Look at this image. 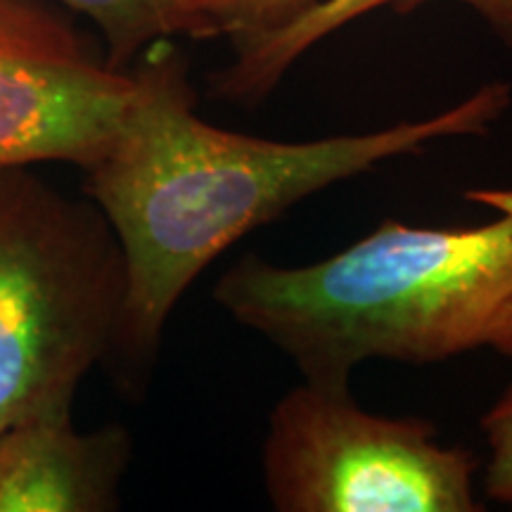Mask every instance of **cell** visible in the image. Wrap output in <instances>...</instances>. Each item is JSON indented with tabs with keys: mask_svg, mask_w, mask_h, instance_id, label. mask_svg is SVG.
Wrapping results in <instances>:
<instances>
[{
	"mask_svg": "<svg viewBox=\"0 0 512 512\" xmlns=\"http://www.w3.org/2000/svg\"><path fill=\"white\" fill-rule=\"evenodd\" d=\"M136 93L53 0H0V171L105 155Z\"/></svg>",
	"mask_w": 512,
	"mask_h": 512,
	"instance_id": "5",
	"label": "cell"
},
{
	"mask_svg": "<svg viewBox=\"0 0 512 512\" xmlns=\"http://www.w3.org/2000/svg\"><path fill=\"white\" fill-rule=\"evenodd\" d=\"M475 453L446 446L432 422L387 418L349 384L313 382L275 403L264 482L283 512H477Z\"/></svg>",
	"mask_w": 512,
	"mask_h": 512,
	"instance_id": "4",
	"label": "cell"
},
{
	"mask_svg": "<svg viewBox=\"0 0 512 512\" xmlns=\"http://www.w3.org/2000/svg\"><path fill=\"white\" fill-rule=\"evenodd\" d=\"M81 12L102 31L107 64L128 69L147 46L171 36L211 38L207 22L190 8L188 0H53Z\"/></svg>",
	"mask_w": 512,
	"mask_h": 512,
	"instance_id": "8",
	"label": "cell"
},
{
	"mask_svg": "<svg viewBox=\"0 0 512 512\" xmlns=\"http://www.w3.org/2000/svg\"><path fill=\"white\" fill-rule=\"evenodd\" d=\"M133 441L124 427L76 432L72 415L19 422L0 434V512H107Z\"/></svg>",
	"mask_w": 512,
	"mask_h": 512,
	"instance_id": "6",
	"label": "cell"
},
{
	"mask_svg": "<svg viewBox=\"0 0 512 512\" xmlns=\"http://www.w3.org/2000/svg\"><path fill=\"white\" fill-rule=\"evenodd\" d=\"M484 347H491L501 356L512 358V297L491 318L484 335Z\"/></svg>",
	"mask_w": 512,
	"mask_h": 512,
	"instance_id": "11",
	"label": "cell"
},
{
	"mask_svg": "<svg viewBox=\"0 0 512 512\" xmlns=\"http://www.w3.org/2000/svg\"><path fill=\"white\" fill-rule=\"evenodd\" d=\"M482 430L491 451L484 489L489 498L512 508V384L482 418Z\"/></svg>",
	"mask_w": 512,
	"mask_h": 512,
	"instance_id": "10",
	"label": "cell"
},
{
	"mask_svg": "<svg viewBox=\"0 0 512 512\" xmlns=\"http://www.w3.org/2000/svg\"><path fill=\"white\" fill-rule=\"evenodd\" d=\"M422 3L430 0H320L287 27L235 48V62L214 76L211 88L219 98L233 105H259L271 95L287 69L325 36L380 8L411 12ZM458 3L475 10L498 41L512 50V0H458Z\"/></svg>",
	"mask_w": 512,
	"mask_h": 512,
	"instance_id": "7",
	"label": "cell"
},
{
	"mask_svg": "<svg viewBox=\"0 0 512 512\" xmlns=\"http://www.w3.org/2000/svg\"><path fill=\"white\" fill-rule=\"evenodd\" d=\"M131 72L136 93L119 131L86 169V195L124 254L114 349L131 361L155 354L183 292L249 230L387 159L418 155L444 138L484 136L512 102L508 83L496 81L430 119L283 143L204 121L183 55L166 41Z\"/></svg>",
	"mask_w": 512,
	"mask_h": 512,
	"instance_id": "1",
	"label": "cell"
},
{
	"mask_svg": "<svg viewBox=\"0 0 512 512\" xmlns=\"http://www.w3.org/2000/svg\"><path fill=\"white\" fill-rule=\"evenodd\" d=\"M320 0H188L211 34L233 38L235 48L287 27Z\"/></svg>",
	"mask_w": 512,
	"mask_h": 512,
	"instance_id": "9",
	"label": "cell"
},
{
	"mask_svg": "<svg viewBox=\"0 0 512 512\" xmlns=\"http://www.w3.org/2000/svg\"><path fill=\"white\" fill-rule=\"evenodd\" d=\"M124 297V254L91 197L0 171V434L72 415L81 380L114 349Z\"/></svg>",
	"mask_w": 512,
	"mask_h": 512,
	"instance_id": "3",
	"label": "cell"
},
{
	"mask_svg": "<svg viewBox=\"0 0 512 512\" xmlns=\"http://www.w3.org/2000/svg\"><path fill=\"white\" fill-rule=\"evenodd\" d=\"M465 197L496 219L472 228L384 221L309 266L249 254L221 275L214 299L313 382L349 384L373 358L420 366L484 347L512 297V190Z\"/></svg>",
	"mask_w": 512,
	"mask_h": 512,
	"instance_id": "2",
	"label": "cell"
}]
</instances>
